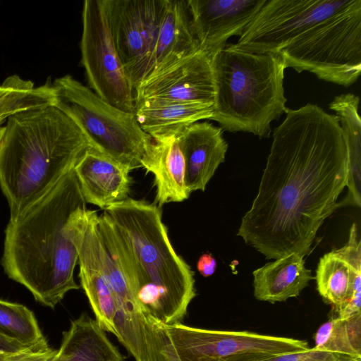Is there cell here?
<instances>
[{
    "instance_id": "7a4b0ae2",
    "label": "cell",
    "mask_w": 361,
    "mask_h": 361,
    "mask_svg": "<svg viewBox=\"0 0 361 361\" xmlns=\"http://www.w3.org/2000/svg\"><path fill=\"white\" fill-rule=\"evenodd\" d=\"M95 210L88 209L73 169L50 190L9 220L1 266L38 302L54 308L77 290L74 269L78 243Z\"/></svg>"
},
{
    "instance_id": "484cf974",
    "label": "cell",
    "mask_w": 361,
    "mask_h": 361,
    "mask_svg": "<svg viewBox=\"0 0 361 361\" xmlns=\"http://www.w3.org/2000/svg\"><path fill=\"white\" fill-rule=\"evenodd\" d=\"M0 335L24 346L44 338L34 313L26 306L0 299Z\"/></svg>"
},
{
    "instance_id": "ac0fdd59",
    "label": "cell",
    "mask_w": 361,
    "mask_h": 361,
    "mask_svg": "<svg viewBox=\"0 0 361 361\" xmlns=\"http://www.w3.org/2000/svg\"><path fill=\"white\" fill-rule=\"evenodd\" d=\"M199 49L187 0H164L157 36L142 80Z\"/></svg>"
},
{
    "instance_id": "4316f807",
    "label": "cell",
    "mask_w": 361,
    "mask_h": 361,
    "mask_svg": "<svg viewBox=\"0 0 361 361\" xmlns=\"http://www.w3.org/2000/svg\"><path fill=\"white\" fill-rule=\"evenodd\" d=\"M145 361H180L163 324L143 314Z\"/></svg>"
},
{
    "instance_id": "3957f363",
    "label": "cell",
    "mask_w": 361,
    "mask_h": 361,
    "mask_svg": "<svg viewBox=\"0 0 361 361\" xmlns=\"http://www.w3.org/2000/svg\"><path fill=\"white\" fill-rule=\"evenodd\" d=\"M97 221L142 314L164 325L180 323L196 296L194 272L172 246L160 207L128 197Z\"/></svg>"
},
{
    "instance_id": "4dcf8cb0",
    "label": "cell",
    "mask_w": 361,
    "mask_h": 361,
    "mask_svg": "<svg viewBox=\"0 0 361 361\" xmlns=\"http://www.w3.org/2000/svg\"><path fill=\"white\" fill-rule=\"evenodd\" d=\"M27 346L0 335V361H4L11 354L19 351Z\"/></svg>"
},
{
    "instance_id": "7c38bea8",
    "label": "cell",
    "mask_w": 361,
    "mask_h": 361,
    "mask_svg": "<svg viewBox=\"0 0 361 361\" xmlns=\"http://www.w3.org/2000/svg\"><path fill=\"white\" fill-rule=\"evenodd\" d=\"M211 58L199 49L150 75L135 89V105L145 101L214 104L215 90Z\"/></svg>"
},
{
    "instance_id": "603a6c76",
    "label": "cell",
    "mask_w": 361,
    "mask_h": 361,
    "mask_svg": "<svg viewBox=\"0 0 361 361\" xmlns=\"http://www.w3.org/2000/svg\"><path fill=\"white\" fill-rule=\"evenodd\" d=\"M359 97L351 93L334 97L329 109L336 113L348 150V192L341 206L360 207L361 121L358 113Z\"/></svg>"
},
{
    "instance_id": "d4e9b609",
    "label": "cell",
    "mask_w": 361,
    "mask_h": 361,
    "mask_svg": "<svg viewBox=\"0 0 361 361\" xmlns=\"http://www.w3.org/2000/svg\"><path fill=\"white\" fill-rule=\"evenodd\" d=\"M314 348L361 359V313L332 317L314 336Z\"/></svg>"
},
{
    "instance_id": "ffe728a7",
    "label": "cell",
    "mask_w": 361,
    "mask_h": 361,
    "mask_svg": "<svg viewBox=\"0 0 361 361\" xmlns=\"http://www.w3.org/2000/svg\"><path fill=\"white\" fill-rule=\"evenodd\" d=\"M142 168L154 175L155 204L187 200L190 193L185 185V161L176 138L152 142L141 161Z\"/></svg>"
},
{
    "instance_id": "d6a6232c",
    "label": "cell",
    "mask_w": 361,
    "mask_h": 361,
    "mask_svg": "<svg viewBox=\"0 0 361 361\" xmlns=\"http://www.w3.org/2000/svg\"><path fill=\"white\" fill-rule=\"evenodd\" d=\"M3 132H4V126L2 127L1 126H0V140H1V136H2V134H3Z\"/></svg>"
},
{
    "instance_id": "e0dca14e",
    "label": "cell",
    "mask_w": 361,
    "mask_h": 361,
    "mask_svg": "<svg viewBox=\"0 0 361 361\" xmlns=\"http://www.w3.org/2000/svg\"><path fill=\"white\" fill-rule=\"evenodd\" d=\"M97 212L90 220L78 243L79 278L89 300L95 320L104 331L115 335L114 317L116 301L106 281L98 257Z\"/></svg>"
},
{
    "instance_id": "44dd1931",
    "label": "cell",
    "mask_w": 361,
    "mask_h": 361,
    "mask_svg": "<svg viewBox=\"0 0 361 361\" xmlns=\"http://www.w3.org/2000/svg\"><path fill=\"white\" fill-rule=\"evenodd\" d=\"M252 274L255 298L271 303L299 296L314 279L303 257L296 253L267 263Z\"/></svg>"
},
{
    "instance_id": "f1b7e54d",
    "label": "cell",
    "mask_w": 361,
    "mask_h": 361,
    "mask_svg": "<svg viewBox=\"0 0 361 361\" xmlns=\"http://www.w3.org/2000/svg\"><path fill=\"white\" fill-rule=\"evenodd\" d=\"M56 352L44 338L33 345L11 354L4 361H53Z\"/></svg>"
},
{
    "instance_id": "f546056e",
    "label": "cell",
    "mask_w": 361,
    "mask_h": 361,
    "mask_svg": "<svg viewBox=\"0 0 361 361\" xmlns=\"http://www.w3.org/2000/svg\"><path fill=\"white\" fill-rule=\"evenodd\" d=\"M216 261L214 257L208 253L202 255L197 263V268L200 274L204 277L212 276L216 269Z\"/></svg>"
},
{
    "instance_id": "9a60e30c",
    "label": "cell",
    "mask_w": 361,
    "mask_h": 361,
    "mask_svg": "<svg viewBox=\"0 0 361 361\" xmlns=\"http://www.w3.org/2000/svg\"><path fill=\"white\" fill-rule=\"evenodd\" d=\"M73 171L86 203L105 209L128 197L131 171L90 145Z\"/></svg>"
},
{
    "instance_id": "52a82bcc",
    "label": "cell",
    "mask_w": 361,
    "mask_h": 361,
    "mask_svg": "<svg viewBox=\"0 0 361 361\" xmlns=\"http://www.w3.org/2000/svg\"><path fill=\"white\" fill-rule=\"evenodd\" d=\"M286 68L350 86L361 73V0L322 22L279 51Z\"/></svg>"
},
{
    "instance_id": "83f0119b",
    "label": "cell",
    "mask_w": 361,
    "mask_h": 361,
    "mask_svg": "<svg viewBox=\"0 0 361 361\" xmlns=\"http://www.w3.org/2000/svg\"><path fill=\"white\" fill-rule=\"evenodd\" d=\"M227 361H357L360 358L346 355L329 352L321 349L308 348L306 350L283 353L273 356L258 357L250 356L233 357Z\"/></svg>"
},
{
    "instance_id": "277c9868",
    "label": "cell",
    "mask_w": 361,
    "mask_h": 361,
    "mask_svg": "<svg viewBox=\"0 0 361 361\" xmlns=\"http://www.w3.org/2000/svg\"><path fill=\"white\" fill-rule=\"evenodd\" d=\"M89 146L78 126L54 106L8 116L0 140V186L9 220L73 169Z\"/></svg>"
},
{
    "instance_id": "836d02e7",
    "label": "cell",
    "mask_w": 361,
    "mask_h": 361,
    "mask_svg": "<svg viewBox=\"0 0 361 361\" xmlns=\"http://www.w3.org/2000/svg\"><path fill=\"white\" fill-rule=\"evenodd\" d=\"M5 121H6V118H0V126Z\"/></svg>"
},
{
    "instance_id": "ba28073f",
    "label": "cell",
    "mask_w": 361,
    "mask_h": 361,
    "mask_svg": "<svg viewBox=\"0 0 361 361\" xmlns=\"http://www.w3.org/2000/svg\"><path fill=\"white\" fill-rule=\"evenodd\" d=\"M358 0H267L233 46L258 53L279 52L322 22L345 11Z\"/></svg>"
},
{
    "instance_id": "e575fe53",
    "label": "cell",
    "mask_w": 361,
    "mask_h": 361,
    "mask_svg": "<svg viewBox=\"0 0 361 361\" xmlns=\"http://www.w3.org/2000/svg\"><path fill=\"white\" fill-rule=\"evenodd\" d=\"M357 361H361V360H357Z\"/></svg>"
},
{
    "instance_id": "4fadbf2b",
    "label": "cell",
    "mask_w": 361,
    "mask_h": 361,
    "mask_svg": "<svg viewBox=\"0 0 361 361\" xmlns=\"http://www.w3.org/2000/svg\"><path fill=\"white\" fill-rule=\"evenodd\" d=\"M316 281L324 302L331 305L338 317L361 313V241L353 224L348 243L322 257Z\"/></svg>"
},
{
    "instance_id": "1f68e13d",
    "label": "cell",
    "mask_w": 361,
    "mask_h": 361,
    "mask_svg": "<svg viewBox=\"0 0 361 361\" xmlns=\"http://www.w3.org/2000/svg\"><path fill=\"white\" fill-rule=\"evenodd\" d=\"M202 361H227L221 358H206Z\"/></svg>"
},
{
    "instance_id": "5b68a950",
    "label": "cell",
    "mask_w": 361,
    "mask_h": 361,
    "mask_svg": "<svg viewBox=\"0 0 361 361\" xmlns=\"http://www.w3.org/2000/svg\"><path fill=\"white\" fill-rule=\"evenodd\" d=\"M211 62L215 96L209 120L226 131L269 137L271 122L287 108L282 55L245 51L226 44Z\"/></svg>"
},
{
    "instance_id": "9c48e42d",
    "label": "cell",
    "mask_w": 361,
    "mask_h": 361,
    "mask_svg": "<svg viewBox=\"0 0 361 361\" xmlns=\"http://www.w3.org/2000/svg\"><path fill=\"white\" fill-rule=\"evenodd\" d=\"M81 63L90 89L126 112H135V91L114 44L102 0H85L82 11Z\"/></svg>"
},
{
    "instance_id": "5bb4252c",
    "label": "cell",
    "mask_w": 361,
    "mask_h": 361,
    "mask_svg": "<svg viewBox=\"0 0 361 361\" xmlns=\"http://www.w3.org/2000/svg\"><path fill=\"white\" fill-rule=\"evenodd\" d=\"M199 49L211 57L232 36L240 37L267 0H187Z\"/></svg>"
},
{
    "instance_id": "2e32d148",
    "label": "cell",
    "mask_w": 361,
    "mask_h": 361,
    "mask_svg": "<svg viewBox=\"0 0 361 361\" xmlns=\"http://www.w3.org/2000/svg\"><path fill=\"white\" fill-rule=\"evenodd\" d=\"M176 139L185 161L188 191H204L225 160L228 144L222 129L207 121L197 122Z\"/></svg>"
},
{
    "instance_id": "6da1fadb",
    "label": "cell",
    "mask_w": 361,
    "mask_h": 361,
    "mask_svg": "<svg viewBox=\"0 0 361 361\" xmlns=\"http://www.w3.org/2000/svg\"><path fill=\"white\" fill-rule=\"evenodd\" d=\"M285 113L237 233L267 259L309 255L349 179L348 146L337 116L310 103Z\"/></svg>"
},
{
    "instance_id": "d6986e66",
    "label": "cell",
    "mask_w": 361,
    "mask_h": 361,
    "mask_svg": "<svg viewBox=\"0 0 361 361\" xmlns=\"http://www.w3.org/2000/svg\"><path fill=\"white\" fill-rule=\"evenodd\" d=\"M214 104L196 102L145 101L135 105L141 129L155 141L177 138L199 121L210 119Z\"/></svg>"
},
{
    "instance_id": "8fae6325",
    "label": "cell",
    "mask_w": 361,
    "mask_h": 361,
    "mask_svg": "<svg viewBox=\"0 0 361 361\" xmlns=\"http://www.w3.org/2000/svg\"><path fill=\"white\" fill-rule=\"evenodd\" d=\"M102 4L114 44L135 91L155 44L164 0H102Z\"/></svg>"
},
{
    "instance_id": "8992f818",
    "label": "cell",
    "mask_w": 361,
    "mask_h": 361,
    "mask_svg": "<svg viewBox=\"0 0 361 361\" xmlns=\"http://www.w3.org/2000/svg\"><path fill=\"white\" fill-rule=\"evenodd\" d=\"M54 106L80 129L90 145L130 171L141 161L152 138L140 127L135 114L103 100L71 75L56 78Z\"/></svg>"
},
{
    "instance_id": "cb8c5ba5",
    "label": "cell",
    "mask_w": 361,
    "mask_h": 361,
    "mask_svg": "<svg viewBox=\"0 0 361 361\" xmlns=\"http://www.w3.org/2000/svg\"><path fill=\"white\" fill-rule=\"evenodd\" d=\"M55 93L51 84L35 86L29 80L14 74L0 84V118L16 113L54 106Z\"/></svg>"
},
{
    "instance_id": "30bf717a",
    "label": "cell",
    "mask_w": 361,
    "mask_h": 361,
    "mask_svg": "<svg viewBox=\"0 0 361 361\" xmlns=\"http://www.w3.org/2000/svg\"><path fill=\"white\" fill-rule=\"evenodd\" d=\"M164 326L180 361H202L206 358L226 360L238 356L263 357L309 348L305 340L247 331L204 329L181 322Z\"/></svg>"
},
{
    "instance_id": "7402d4cb",
    "label": "cell",
    "mask_w": 361,
    "mask_h": 361,
    "mask_svg": "<svg viewBox=\"0 0 361 361\" xmlns=\"http://www.w3.org/2000/svg\"><path fill=\"white\" fill-rule=\"evenodd\" d=\"M125 357L95 319L86 314L71 321L53 361H124Z\"/></svg>"
}]
</instances>
